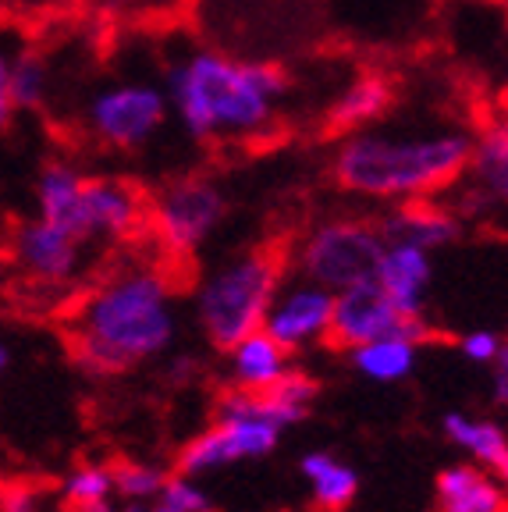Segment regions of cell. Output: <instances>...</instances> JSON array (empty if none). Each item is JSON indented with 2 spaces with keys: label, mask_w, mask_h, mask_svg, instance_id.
<instances>
[{
  "label": "cell",
  "mask_w": 508,
  "mask_h": 512,
  "mask_svg": "<svg viewBox=\"0 0 508 512\" xmlns=\"http://www.w3.org/2000/svg\"><path fill=\"white\" fill-rule=\"evenodd\" d=\"M175 338L171 285L157 267H125L82 299L72 328V363L86 377L125 374L160 356Z\"/></svg>",
  "instance_id": "1"
},
{
  "label": "cell",
  "mask_w": 508,
  "mask_h": 512,
  "mask_svg": "<svg viewBox=\"0 0 508 512\" xmlns=\"http://www.w3.org/2000/svg\"><path fill=\"white\" fill-rule=\"evenodd\" d=\"M167 89L192 136H253L270 125L274 100L288 93V72L274 61H228L199 50L167 68Z\"/></svg>",
  "instance_id": "2"
},
{
  "label": "cell",
  "mask_w": 508,
  "mask_h": 512,
  "mask_svg": "<svg viewBox=\"0 0 508 512\" xmlns=\"http://www.w3.org/2000/svg\"><path fill=\"white\" fill-rule=\"evenodd\" d=\"M473 136L434 132V136H349L334 153V182L345 192L370 200H430L459 185L469 164Z\"/></svg>",
  "instance_id": "3"
},
{
  "label": "cell",
  "mask_w": 508,
  "mask_h": 512,
  "mask_svg": "<svg viewBox=\"0 0 508 512\" xmlns=\"http://www.w3.org/2000/svg\"><path fill=\"white\" fill-rule=\"evenodd\" d=\"M285 274L288 253L278 242L256 246L253 253L210 274L207 285L199 288V324L210 345L228 352L239 338L260 331L270 299L285 285Z\"/></svg>",
  "instance_id": "4"
},
{
  "label": "cell",
  "mask_w": 508,
  "mask_h": 512,
  "mask_svg": "<svg viewBox=\"0 0 508 512\" xmlns=\"http://www.w3.org/2000/svg\"><path fill=\"white\" fill-rule=\"evenodd\" d=\"M384 235L377 221H359V217H338V221L317 224L306 239L299 242L295 267L302 281L342 292L359 281H370L381 260Z\"/></svg>",
  "instance_id": "5"
},
{
  "label": "cell",
  "mask_w": 508,
  "mask_h": 512,
  "mask_svg": "<svg viewBox=\"0 0 508 512\" xmlns=\"http://www.w3.org/2000/svg\"><path fill=\"white\" fill-rule=\"evenodd\" d=\"M224 196L207 178H178L146 203V232L171 256L196 253L224 217Z\"/></svg>",
  "instance_id": "6"
},
{
  "label": "cell",
  "mask_w": 508,
  "mask_h": 512,
  "mask_svg": "<svg viewBox=\"0 0 508 512\" xmlns=\"http://www.w3.org/2000/svg\"><path fill=\"white\" fill-rule=\"evenodd\" d=\"M384 335H409L413 342L423 345L434 331H430L427 317H402L374 278L334 292L331 331H327V342L334 349H356V345H366Z\"/></svg>",
  "instance_id": "7"
},
{
  "label": "cell",
  "mask_w": 508,
  "mask_h": 512,
  "mask_svg": "<svg viewBox=\"0 0 508 512\" xmlns=\"http://www.w3.org/2000/svg\"><path fill=\"white\" fill-rule=\"evenodd\" d=\"M167 96L146 82H125L111 86L89 104V132L114 150H135L164 125Z\"/></svg>",
  "instance_id": "8"
},
{
  "label": "cell",
  "mask_w": 508,
  "mask_h": 512,
  "mask_svg": "<svg viewBox=\"0 0 508 512\" xmlns=\"http://www.w3.org/2000/svg\"><path fill=\"white\" fill-rule=\"evenodd\" d=\"M331 310H334V292H327V288L313 285V281H295L288 288L281 285L278 296L270 299L267 306L263 331L292 356V352L327 342Z\"/></svg>",
  "instance_id": "9"
},
{
  "label": "cell",
  "mask_w": 508,
  "mask_h": 512,
  "mask_svg": "<svg viewBox=\"0 0 508 512\" xmlns=\"http://www.w3.org/2000/svg\"><path fill=\"white\" fill-rule=\"evenodd\" d=\"M82 242L50 221H25L11 235V256L15 264L40 285H64L79 267Z\"/></svg>",
  "instance_id": "10"
},
{
  "label": "cell",
  "mask_w": 508,
  "mask_h": 512,
  "mask_svg": "<svg viewBox=\"0 0 508 512\" xmlns=\"http://www.w3.org/2000/svg\"><path fill=\"white\" fill-rule=\"evenodd\" d=\"M146 196L132 182L118 178H82V221L89 239L114 235L125 239L146 228Z\"/></svg>",
  "instance_id": "11"
},
{
  "label": "cell",
  "mask_w": 508,
  "mask_h": 512,
  "mask_svg": "<svg viewBox=\"0 0 508 512\" xmlns=\"http://www.w3.org/2000/svg\"><path fill=\"white\" fill-rule=\"evenodd\" d=\"M430 278H434L430 249L413 246V242H384L374 281L402 317H423Z\"/></svg>",
  "instance_id": "12"
},
{
  "label": "cell",
  "mask_w": 508,
  "mask_h": 512,
  "mask_svg": "<svg viewBox=\"0 0 508 512\" xmlns=\"http://www.w3.org/2000/svg\"><path fill=\"white\" fill-rule=\"evenodd\" d=\"M377 228L384 242H413L423 249H441L462 235L459 217L430 200H402L377 221Z\"/></svg>",
  "instance_id": "13"
},
{
  "label": "cell",
  "mask_w": 508,
  "mask_h": 512,
  "mask_svg": "<svg viewBox=\"0 0 508 512\" xmlns=\"http://www.w3.org/2000/svg\"><path fill=\"white\" fill-rule=\"evenodd\" d=\"M441 512H505V480L477 463L445 466L434 480Z\"/></svg>",
  "instance_id": "14"
},
{
  "label": "cell",
  "mask_w": 508,
  "mask_h": 512,
  "mask_svg": "<svg viewBox=\"0 0 508 512\" xmlns=\"http://www.w3.org/2000/svg\"><path fill=\"white\" fill-rule=\"evenodd\" d=\"M395 104V82L384 72H366L331 104L324 121V136H352L370 121L381 118Z\"/></svg>",
  "instance_id": "15"
},
{
  "label": "cell",
  "mask_w": 508,
  "mask_h": 512,
  "mask_svg": "<svg viewBox=\"0 0 508 512\" xmlns=\"http://www.w3.org/2000/svg\"><path fill=\"white\" fill-rule=\"evenodd\" d=\"M82 178L72 164L54 160L47 164L36 185V200H40V217L57 228H64L68 235H75L79 242L89 239L86 221H82Z\"/></svg>",
  "instance_id": "16"
},
{
  "label": "cell",
  "mask_w": 508,
  "mask_h": 512,
  "mask_svg": "<svg viewBox=\"0 0 508 512\" xmlns=\"http://www.w3.org/2000/svg\"><path fill=\"white\" fill-rule=\"evenodd\" d=\"M441 431L455 448H462L469 459L494 477H508V434L494 420H480L469 413H445L441 416Z\"/></svg>",
  "instance_id": "17"
},
{
  "label": "cell",
  "mask_w": 508,
  "mask_h": 512,
  "mask_svg": "<svg viewBox=\"0 0 508 512\" xmlns=\"http://www.w3.org/2000/svg\"><path fill=\"white\" fill-rule=\"evenodd\" d=\"M228 352H231V384L246 388V392H263V388H270L288 370V352L263 328L239 338Z\"/></svg>",
  "instance_id": "18"
},
{
  "label": "cell",
  "mask_w": 508,
  "mask_h": 512,
  "mask_svg": "<svg viewBox=\"0 0 508 512\" xmlns=\"http://www.w3.org/2000/svg\"><path fill=\"white\" fill-rule=\"evenodd\" d=\"M302 480L310 484L313 502L324 512H342L356 502L359 495V473L356 466L342 463L334 452H306L299 459Z\"/></svg>",
  "instance_id": "19"
},
{
  "label": "cell",
  "mask_w": 508,
  "mask_h": 512,
  "mask_svg": "<svg viewBox=\"0 0 508 512\" xmlns=\"http://www.w3.org/2000/svg\"><path fill=\"white\" fill-rule=\"evenodd\" d=\"M466 171L477 175V189L487 200L498 207L508 196V125L505 118H494L491 125H484L473 146H469V164Z\"/></svg>",
  "instance_id": "20"
},
{
  "label": "cell",
  "mask_w": 508,
  "mask_h": 512,
  "mask_svg": "<svg viewBox=\"0 0 508 512\" xmlns=\"http://www.w3.org/2000/svg\"><path fill=\"white\" fill-rule=\"evenodd\" d=\"M416 356H420V342L409 335H384L374 342L356 345L352 349V367L377 384H398L413 374Z\"/></svg>",
  "instance_id": "21"
},
{
  "label": "cell",
  "mask_w": 508,
  "mask_h": 512,
  "mask_svg": "<svg viewBox=\"0 0 508 512\" xmlns=\"http://www.w3.org/2000/svg\"><path fill=\"white\" fill-rule=\"evenodd\" d=\"M8 93H11V104L15 111H32V107L43 104V96H47V64H43L40 54H18L15 61H8Z\"/></svg>",
  "instance_id": "22"
},
{
  "label": "cell",
  "mask_w": 508,
  "mask_h": 512,
  "mask_svg": "<svg viewBox=\"0 0 508 512\" xmlns=\"http://www.w3.org/2000/svg\"><path fill=\"white\" fill-rule=\"evenodd\" d=\"M114 495H121L125 502H153L164 488L167 473L160 466L139 463V459H121L111 466Z\"/></svg>",
  "instance_id": "23"
},
{
  "label": "cell",
  "mask_w": 508,
  "mask_h": 512,
  "mask_svg": "<svg viewBox=\"0 0 508 512\" xmlns=\"http://www.w3.org/2000/svg\"><path fill=\"white\" fill-rule=\"evenodd\" d=\"M64 502L68 505H89V502H107L114 495V480H111V466H96L86 463L79 470H72L61 484Z\"/></svg>",
  "instance_id": "24"
},
{
  "label": "cell",
  "mask_w": 508,
  "mask_h": 512,
  "mask_svg": "<svg viewBox=\"0 0 508 512\" xmlns=\"http://www.w3.org/2000/svg\"><path fill=\"white\" fill-rule=\"evenodd\" d=\"M263 392H267L274 402H281L285 409H292L295 416H302V420H306V416H310V409H313V402H317V395H320V381L306 374V370L288 367L285 374L270 384V388H263Z\"/></svg>",
  "instance_id": "25"
},
{
  "label": "cell",
  "mask_w": 508,
  "mask_h": 512,
  "mask_svg": "<svg viewBox=\"0 0 508 512\" xmlns=\"http://www.w3.org/2000/svg\"><path fill=\"white\" fill-rule=\"evenodd\" d=\"M157 502L167 505L171 512H214V502H210L207 491L196 484V477H182V473L164 480Z\"/></svg>",
  "instance_id": "26"
},
{
  "label": "cell",
  "mask_w": 508,
  "mask_h": 512,
  "mask_svg": "<svg viewBox=\"0 0 508 512\" xmlns=\"http://www.w3.org/2000/svg\"><path fill=\"white\" fill-rule=\"evenodd\" d=\"M462 356H466L469 363H477V367H491L494 360L501 356V349H505V338L498 335V331H469V335H462L459 342Z\"/></svg>",
  "instance_id": "27"
},
{
  "label": "cell",
  "mask_w": 508,
  "mask_h": 512,
  "mask_svg": "<svg viewBox=\"0 0 508 512\" xmlns=\"http://www.w3.org/2000/svg\"><path fill=\"white\" fill-rule=\"evenodd\" d=\"M43 488L40 484H4L0 488V512H40Z\"/></svg>",
  "instance_id": "28"
},
{
  "label": "cell",
  "mask_w": 508,
  "mask_h": 512,
  "mask_svg": "<svg viewBox=\"0 0 508 512\" xmlns=\"http://www.w3.org/2000/svg\"><path fill=\"white\" fill-rule=\"evenodd\" d=\"M494 374H491V399L494 406H508V345L501 349V356L491 363Z\"/></svg>",
  "instance_id": "29"
},
{
  "label": "cell",
  "mask_w": 508,
  "mask_h": 512,
  "mask_svg": "<svg viewBox=\"0 0 508 512\" xmlns=\"http://www.w3.org/2000/svg\"><path fill=\"white\" fill-rule=\"evenodd\" d=\"M11 114H15V104L8 93V57L0 54V132L11 125Z\"/></svg>",
  "instance_id": "30"
},
{
  "label": "cell",
  "mask_w": 508,
  "mask_h": 512,
  "mask_svg": "<svg viewBox=\"0 0 508 512\" xmlns=\"http://www.w3.org/2000/svg\"><path fill=\"white\" fill-rule=\"evenodd\" d=\"M192 370H196V363H192L189 356H185V360L171 363V370H167V374H171V381H189V377H192Z\"/></svg>",
  "instance_id": "31"
},
{
  "label": "cell",
  "mask_w": 508,
  "mask_h": 512,
  "mask_svg": "<svg viewBox=\"0 0 508 512\" xmlns=\"http://www.w3.org/2000/svg\"><path fill=\"white\" fill-rule=\"evenodd\" d=\"M121 512H171V509H167V505H160L157 498H153V502H128Z\"/></svg>",
  "instance_id": "32"
},
{
  "label": "cell",
  "mask_w": 508,
  "mask_h": 512,
  "mask_svg": "<svg viewBox=\"0 0 508 512\" xmlns=\"http://www.w3.org/2000/svg\"><path fill=\"white\" fill-rule=\"evenodd\" d=\"M68 512H118L111 505V498L107 502H89V505H68Z\"/></svg>",
  "instance_id": "33"
},
{
  "label": "cell",
  "mask_w": 508,
  "mask_h": 512,
  "mask_svg": "<svg viewBox=\"0 0 508 512\" xmlns=\"http://www.w3.org/2000/svg\"><path fill=\"white\" fill-rule=\"evenodd\" d=\"M8 363H11V352H8V345L0 342V377H4V370H8Z\"/></svg>",
  "instance_id": "34"
},
{
  "label": "cell",
  "mask_w": 508,
  "mask_h": 512,
  "mask_svg": "<svg viewBox=\"0 0 508 512\" xmlns=\"http://www.w3.org/2000/svg\"><path fill=\"white\" fill-rule=\"evenodd\" d=\"M498 4H505V0H498Z\"/></svg>",
  "instance_id": "35"
},
{
  "label": "cell",
  "mask_w": 508,
  "mask_h": 512,
  "mask_svg": "<svg viewBox=\"0 0 508 512\" xmlns=\"http://www.w3.org/2000/svg\"><path fill=\"white\" fill-rule=\"evenodd\" d=\"M118 4H121V0H118Z\"/></svg>",
  "instance_id": "36"
}]
</instances>
